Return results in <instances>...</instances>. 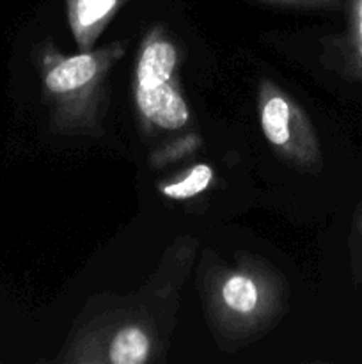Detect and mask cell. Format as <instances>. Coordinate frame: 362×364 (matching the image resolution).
<instances>
[{"label":"cell","instance_id":"obj_1","mask_svg":"<svg viewBox=\"0 0 362 364\" xmlns=\"http://www.w3.org/2000/svg\"><path fill=\"white\" fill-rule=\"evenodd\" d=\"M176 68L177 48L160 28H153L142 43L135 68V103L148 123L163 130H180L190 119Z\"/></svg>","mask_w":362,"mask_h":364},{"label":"cell","instance_id":"obj_2","mask_svg":"<svg viewBox=\"0 0 362 364\" xmlns=\"http://www.w3.org/2000/svg\"><path fill=\"white\" fill-rule=\"evenodd\" d=\"M259 119L266 141L286 159L302 167L318 166L319 146L304 110L280 89L263 82L259 89Z\"/></svg>","mask_w":362,"mask_h":364},{"label":"cell","instance_id":"obj_3","mask_svg":"<svg viewBox=\"0 0 362 364\" xmlns=\"http://www.w3.org/2000/svg\"><path fill=\"white\" fill-rule=\"evenodd\" d=\"M119 52H80L78 55L53 60L45 68V92L57 109H84L96 103V91L106 77L114 57Z\"/></svg>","mask_w":362,"mask_h":364},{"label":"cell","instance_id":"obj_4","mask_svg":"<svg viewBox=\"0 0 362 364\" xmlns=\"http://www.w3.org/2000/svg\"><path fill=\"white\" fill-rule=\"evenodd\" d=\"M266 283L248 269L227 272L216 284L215 302L231 322H252L265 315L268 297Z\"/></svg>","mask_w":362,"mask_h":364},{"label":"cell","instance_id":"obj_5","mask_svg":"<svg viewBox=\"0 0 362 364\" xmlns=\"http://www.w3.org/2000/svg\"><path fill=\"white\" fill-rule=\"evenodd\" d=\"M66 4L67 20L78 48L89 52L124 0H66Z\"/></svg>","mask_w":362,"mask_h":364},{"label":"cell","instance_id":"obj_6","mask_svg":"<svg viewBox=\"0 0 362 364\" xmlns=\"http://www.w3.org/2000/svg\"><path fill=\"white\" fill-rule=\"evenodd\" d=\"M151 355V338L141 326L116 331L109 343V359L114 364H142Z\"/></svg>","mask_w":362,"mask_h":364},{"label":"cell","instance_id":"obj_7","mask_svg":"<svg viewBox=\"0 0 362 364\" xmlns=\"http://www.w3.org/2000/svg\"><path fill=\"white\" fill-rule=\"evenodd\" d=\"M213 181V169L208 164H197L192 167L183 178H180L174 183L165 185L162 188L163 196L169 199H190L204 192Z\"/></svg>","mask_w":362,"mask_h":364},{"label":"cell","instance_id":"obj_8","mask_svg":"<svg viewBox=\"0 0 362 364\" xmlns=\"http://www.w3.org/2000/svg\"><path fill=\"white\" fill-rule=\"evenodd\" d=\"M266 2L295 7H311V9H339L343 6V0H266Z\"/></svg>","mask_w":362,"mask_h":364},{"label":"cell","instance_id":"obj_9","mask_svg":"<svg viewBox=\"0 0 362 364\" xmlns=\"http://www.w3.org/2000/svg\"><path fill=\"white\" fill-rule=\"evenodd\" d=\"M355 228H357V238H358V251H361V259H362V206L358 210L357 223H355Z\"/></svg>","mask_w":362,"mask_h":364},{"label":"cell","instance_id":"obj_10","mask_svg":"<svg viewBox=\"0 0 362 364\" xmlns=\"http://www.w3.org/2000/svg\"><path fill=\"white\" fill-rule=\"evenodd\" d=\"M358 59H361V63H362V43L358 45Z\"/></svg>","mask_w":362,"mask_h":364}]
</instances>
